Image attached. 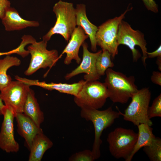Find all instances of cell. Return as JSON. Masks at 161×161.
I'll return each mask as SVG.
<instances>
[{
    "label": "cell",
    "mask_w": 161,
    "mask_h": 161,
    "mask_svg": "<svg viewBox=\"0 0 161 161\" xmlns=\"http://www.w3.org/2000/svg\"><path fill=\"white\" fill-rule=\"evenodd\" d=\"M143 151L151 161H161V139L155 137L151 144L143 147Z\"/></svg>",
    "instance_id": "obj_23"
},
{
    "label": "cell",
    "mask_w": 161,
    "mask_h": 161,
    "mask_svg": "<svg viewBox=\"0 0 161 161\" xmlns=\"http://www.w3.org/2000/svg\"><path fill=\"white\" fill-rule=\"evenodd\" d=\"M117 41L119 46L120 44L125 45L131 50L134 62H137L141 57L139 50L135 48L136 46H139L143 53L142 61L143 64L146 66L148 52L147 43L143 33L139 30H134L128 23L123 20L119 26Z\"/></svg>",
    "instance_id": "obj_8"
},
{
    "label": "cell",
    "mask_w": 161,
    "mask_h": 161,
    "mask_svg": "<svg viewBox=\"0 0 161 161\" xmlns=\"http://www.w3.org/2000/svg\"><path fill=\"white\" fill-rule=\"evenodd\" d=\"M6 30L8 31L19 30L29 27H37L39 22L23 19L14 8L10 7L5 12L1 19Z\"/></svg>",
    "instance_id": "obj_16"
},
{
    "label": "cell",
    "mask_w": 161,
    "mask_h": 161,
    "mask_svg": "<svg viewBox=\"0 0 161 161\" xmlns=\"http://www.w3.org/2000/svg\"><path fill=\"white\" fill-rule=\"evenodd\" d=\"M147 10L154 13L158 12V5L154 0H142Z\"/></svg>",
    "instance_id": "obj_27"
},
{
    "label": "cell",
    "mask_w": 161,
    "mask_h": 161,
    "mask_svg": "<svg viewBox=\"0 0 161 161\" xmlns=\"http://www.w3.org/2000/svg\"><path fill=\"white\" fill-rule=\"evenodd\" d=\"M20 80L27 84L30 86H36L48 90H56L61 93L76 96L81 90L86 81L81 80L77 83L72 84L62 83H47L45 81L40 82L37 80H33L20 77Z\"/></svg>",
    "instance_id": "obj_14"
},
{
    "label": "cell",
    "mask_w": 161,
    "mask_h": 161,
    "mask_svg": "<svg viewBox=\"0 0 161 161\" xmlns=\"http://www.w3.org/2000/svg\"><path fill=\"white\" fill-rule=\"evenodd\" d=\"M10 4L8 0H0V19H1L6 10L10 7Z\"/></svg>",
    "instance_id": "obj_28"
},
{
    "label": "cell",
    "mask_w": 161,
    "mask_h": 161,
    "mask_svg": "<svg viewBox=\"0 0 161 161\" xmlns=\"http://www.w3.org/2000/svg\"><path fill=\"white\" fill-rule=\"evenodd\" d=\"M15 52L16 50L15 49L7 52H0V56L4 55H10L11 54H15Z\"/></svg>",
    "instance_id": "obj_31"
},
{
    "label": "cell",
    "mask_w": 161,
    "mask_h": 161,
    "mask_svg": "<svg viewBox=\"0 0 161 161\" xmlns=\"http://www.w3.org/2000/svg\"><path fill=\"white\" fill-rule=\"evenodd\" d=\"M15 118L17 132L24 138L26 145L29 149L34 138L37 134L42 132V130L23 113H16Z\"/></svg>",
    "instance_id": "obj_15"
},
{
    "label": "cell",
    "mask_w": 161,
    "mask_h": 161,
    "mask_svg": "<svg viewBox=\"0 0 161 161\" xmlns=\"http://www.w3.org/2000/svg\"><path fill=\"white\" fill-rule=\"evenodd\" d=\"M52 141L43 132L37 134L32 142L29 150V161H41L45 153L53 146Z\"/></svg>",
    "instance_id": "obj_18"
},
{
    "label": "cell",
    "mask_w": 161,
    "mask_h": 161,
    "mask_svg": "<svg viewBox=\"0 0 161 161\" xmlns=\"http://www.w3.org/2000/svg\"><path fill=\"white\" fill-rule=\"evenodd\" d=\"M102 52L96 61L95 67L97 72L100 77L105 74L106 70L113 67L114 64L111 60V55L107 50L102 49Z\"/></svg>",
    "instance_id": "obj_22"
},
{
    "label": "cell",
    "mask_w": 161,
    "mask_h": 161,
    "mask_svg": "<svg viewBox=\"0 0 161 161\" xmlns=\"http://www.w3.org/2000/svg\"><path fill=\"white\" fill-rule=\"evenodd\" d=\"M30 86L19 80L12 81L0 91V98L4 105L11 108L15 113H23Z\"/></svg>",
    "instance_id": "obj_10"
},
{
    "label": "cell",
    "mask_w": 161,
    "mask_h": 161,
    "mask_svg": "<svg viewBox=\"0 0 161 161\" xmlns=\"http://www.w3.org/2000/svg\"><path fill=\"white\" fill-rule=\"evenodd\" d=\"M4 106V105L3 104L2 101L0 98V115H2V110Z\"/></svg>",
    "instance_id": "obj_33"
},
{
    "label": "cell",
    "mask_w": 161,
    "mask_h": 161,
    "mask_svg": "<svg viewBox=\"0 0 161 161\" xmlns=\"http://www.w3.org/2000/svg\"><path fill=\"white\" fill-rule=\"evenodd\" d=\"M147 58H154L161 57V45L154 51L151 52H147Z\"/></svg>",
    "instance_id": "obj_30"
},
{
    "label": "cell",
    "mask_w": 161,
    "mask_h": 161,
    "mask_svg": "<svg viewBox=\"0 0 161 161\" xmlns=\"http://www.w3.org/2000/svg\"><path fill=\"white\" fill-rule=\"evenodd\" d=\"M156 63L157 65L159 70L160 72L161 71V57H157Z\"/></svg>",
    "instance_id": "obj_32"
},
{
    "label": "cell",
    "mask_w": 161,
    "mask_h": 161,
    "mask_svg": "<svg viewBox=\"0 0 161 161\" xmlns=\"http://www.w3.org/2000/svg\"><path fill=\"white\" fill-rule=\"evenodd\" d=\"M21 64V60L16 57L7 55L0 59V91L8 85L12 81L11 77L7 75V71L10 67L18 66Z\"/></svg>",
    "instance_id": "obj_21"
},
{
    "label": "cell",
    "mask_w": 161,
    "mask_h": 161,
    "mask_svg": "<svg viewBox=\"0 0 161 161\" xmlns=\"http://www.w3.org/2000/svg\"><path fill=\"white\" fill-rule=\"evenodd\" d=\"M88 38L81 27L79 26L76 27L71 35L68 44L59 56V59L65 53L66 56L64 61L65 64H69L73 60L75 61L78 64H80L81 60L79 56V49Z\"/></svg>",
    "instance_id": "obj_13"
},
{
    "label": "cell",
    "mask_w": 161,
    "mask_h": 161,
    "mask_svg": "<svg viewBox=\"0 0 161 161\" xmlns=\"http://www.w3.org/2000/svg\"><path fill=\"white\" fill-rule=\"evenodd\" d=\"M151 80L153 83L161 86V72L160 71H154Z\"/></svg>",
    "instance_id": "obj_29"
},
{
    "label": "cell",
    "mask_w": 161,
    "mask_h": 161,
    "mask_svg": "<svg viewBox=\"0 0 161 161\" xmlns=\"http://www.w3.org/2000/svg\"><path fill=\"white\" fill-rule=\"evenodd\" d=\"M82 46L83 56L80 64L71 72L67 74L65 76V78L68 80L78 74L85 73L84 79L85 81L98 80L100 77L97 72L95 63L102 50H100L95 53L91 52L89 50L88 44L85 41Z\"/></svg>",
    "instance_id": "obj_12"
},
{
    "label": "cell",
    "mask_w": 161,
    "mask_h": 161,
    "mask_svg": "<svg viewBox=\"0 0 161 161\" xmlns=\"http://www.w3.org/2000/svg\"><path fill=\"white\" fill-rule=\"evenodd\" d=\"M105 74L104 83L108 92L109 98L113 103H126L138 90L134 76L127 77L111 68L106 70Z\"/></svg>",
    "instance_id": "obj_2"
},
{
    "label": "cell",
    "mask_w": 161,
    "mask_h": 161,
    "mask_svg": "<svg viewBox=\"0 0 161 161\" xmlns=\"http://www.w3.org/2000/svg\"><path fill=\"white\" fill-rule=\"evenodd\" d=\"M137 136L138 133L133 130L115 128L108 134L107 138L110 153L116 159L126 161L133 149Z\"/></svg>",
    "instance_id": "obj_5"
},
{
    "label": "cell",
    "mask_w": 161,
    "mask_h": 161,
    "mask_svg": "<svg viewBox=\"0 0 161 161\" xmlns=\"http://www.w3.org/2000/svg\"><path fill=\"white\" fill-rule=\"evenodd\" d=\"M137 126L138 132L137 140L131 153L126 161H131L134 154L141 148L150 145L156 137L151 126L142 123Z\"/></svg>",
    "instance_id": "obj_20"
},
{
    "label": "cell",
    "mask_w": 161,
    "mask_h": 161,
    "mask_svg": "<svg viewBox=\"0 0 161 161\" xmlns=\"http://www.w3.org/2000/svg\"><path fill=\"white\" fill-rule=\"evenodd\" d=\"M47 42L43 40L36 41L27 47L31 59L25 75L29 76L41 68L51 69L55 65L59 60L58 52L56 49L48 50Z\"/></svg>",
    "instance_id": "obj_9"
},
{
    "label": "cell",
    "mask_w": 161,
    "mask_h": 161,
    "mask_svg": "<svg viewBox=\"0 0 161 161\" xmlns=\"http://www.w3.org/2000/svg\"><path fill=\"white\" fill-rule=\"evenodd\" d=\"M80 108L81 117L91 121L94 126L95 137L92 151L96 160L100 156L101 137L103 131L111 126L120 114L118 111L113 110L111 107L103 110L86 107Z\"/></svg>",
    "instance_id": "obj_1"
},
{
    "label": "cell",
    "mask_w": 161,
    "mask_h": 161,
    "mask_svg": "<svg viewBox=\"0 0 161 161\" xmlns=\"http://www.w3.org/2000/svg\"><path fill=\"white\" fill-rule=\"evenodd\" d=\"M151 96L149 88H143L133 94L131 97V100L124 113L119 110L117 107L116 106V108L120 115L123 116L124 120L137 126L143 123L151 126L153 123L148 115Z\"/></svg>",
    "instance_id": "obj_4"
},
{
    "label": "cell",
    "mask_w": 161,
    "mask_h": 161,
    "mask_svg": "<svg viewBox=\"0 0 161 161\" xmlns=\"http://www.w3.org/2000/svg\"><path fill=\"white\" fill-rule=\"evenodd\" d=\"M22 41L20 45L17 48L16 54L22 58H24L29 54L28 50L25 49V47L28 44H32L36 41L35 39L30 35H24L21 38Z\"/></svg>",
    "instance_id": "obj_24"
},
{
    "label": "cell",
    "mask_w": 161,
    "mask_h": 161,
    "mask_svg": "<svg viewBox=\"0 0 161 161\" xmlns=\"http://www.w3.org/2000/svg\"><path fill=\"white\" fill-rule=\"evenodd\" d=\"M109 93L104 83L98 80L86 81L74 101L80 108L89 107L99 109L105 104Z\"/></svg>",
    "instance_id": "obj_6"
},
{
    "label": "cell",
    "mask_w": 161,
    "mask_h": 161,
    "mask_svg": "<svg viewBox=\"0 0 161 161\" xmlns=\"http://www.w3.org/2000/svg\"><path fill=\"white\" fill-rule=\"evenodd\" d=\"M2 114L4 117L0 131V148L7 153L17 152L20 147L14 137L16 113L11 108L4 105Z\"/></svg>",
    "instance_id": "obj_11"
},
{
    "label": "cell",
    "mask_w": 161,
    "mask_h": 161,
    "mask_svg": "<svg viewBox=\"0 0 161 161\" xmlns=\"http://www.w3.org/2000/svg\"><path fill=\"white\" fill-rule=\"evenodd\" d=\"M149 119L156 117H161V94H160L153 101L148 110Z\"/></svg>",
    "instance_id": "obj_25"
},
{
    "label": "cell",
    "mask_w": 161,
    "mask_h": 161,
    "mask_svg": "<svg viewBox=\"0 0 161 161\" xmlns=\"http://www.w3.org/2000/svg\"><path fill=\"white\" fill-rule=\"evenodd\" d=\"M53 11L56 18L55 24L43 40L47 42L53 35L58 34L68 42L77 26L75 8L72 3L60 0L54 5Z\"/></svg>",
    "instance_id": "obj_3"
},
{
    "label": "cell",
    "mask_w": 161,
    "mask_h": 161,
    "mask_svg": "<svg viewBox=\"0 0 161 161\" xmlns=\"http://www.w3.org/2000/svg\"><path fill=\"white\" fill-rule=\"evenodd\" d=\"M129 10L128 8L119 16L109 19L98 27L96 35L97 46L108 51L113 59L118 53L117 39L119 26Z\"/></svg>",
    "instance_id": "obj_7"
},
{
    "label": "cell",
    "mask_w": 161,
    "mask_h": 161,
    "mask_svg": "<svg viewBox=\"0 0 161 161\" xmlns=\"http://www.w3.org/2000/svg\"><path fill=\"white\" fill-rule=\"evenodd\" d=\"M23 113L39 127L44 121V114L35 97L34 91L30 88L24 106Z\"/></svg>",
    "instance_id": "obj_19"
},
{
    "label": "cell",
    "mask_w": 161,
    "mask_h": 161,
    "mask_svg": "<svg viewBox=\"0 0 161 161\" xmlns=\"http://www.w3.org/2000/svg\"><path fill=\"white\" fill-rule=\"evenodd\" d=\"M75 10L77 26L80 27L83 29L89 38L92 50L96 52L97 44L96 35L98 27L91 23L87 18L85 4H77Z\"/></svg>",
    "instance_id": "obj_17"
},
{
    "label": "cell",
    "mask_w": 161,
    "mask_h": 161,
    "mask_svg": "<svg viewBox=\"0 0 161 161\" xmlns=\"http://www.w3.org/2000/svg\"><path fill=\"white\" fill-rule=\"evenodd\" d=\"M95 160L92 150L88 149L74 154L68 160L69 161H93Z\"/></svg>",
    "instance_id": "obj_26"
}]
</instances>
